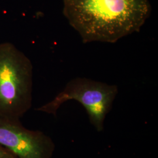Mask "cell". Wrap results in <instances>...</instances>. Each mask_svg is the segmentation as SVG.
<instances>
[{
    "instance_id": "1",
    "label": "cell",
    "mask_w": 158,
    "mask_h": 158,
    "mask_svg": "<svg viewBox=\"0 0 158 158\" xmlns=\"http://www.w3.org/2000/svg\"><path fill=\"white\" fill-rule=\"evenodd\" d=\"M63 14L84 44H114L140 31L150 17L149 0H63Z\"/></svg>"
},
{
    "instance_id": "2",
    "label": "cell",
    "mask_w": 158,
    "mask_h": 158,
    "mask_svg": "<svg viewBox=\"0 0 158 158\" xmlns=\"http://www.w3.org/2000/svg\"><path fill=\"white\" fill-rule=\"evenodd\" d=\"M30 60L10 43L0 44V115L20 119L31 107Z\"/></svg>"
},
{
    "instance_id": "3",
    "label": "cell",
    "mask_w": 158,
    "mask_h": 158,
    "mask_svg": "<svg viewBox=\"0 0 158 158\" xmlns=\"http://www.w3.org/2000/svg\"><path fill=\"white\" fill-rule=\"evenodd\" d=\"M117 93L118 87L115 85L77 77L69 81L52 101L36 110L56 116L57 110L64 102L76 100L85 107L91 124L101 131Z\"/></svg>"
},
{
    "instance_id": "4",
    "label": "cell",
    "mask_w": 158,
    "mask_h": 158,
    "mask_svg": "<svg viewBox=\"0 0 158 158\" xmlns=\"http://www.w3.org/2000/svg\"><path fill=\"white\" fill-rule=\"evenodd\" d=\"M0 145L17 158H52L55 145L49 136L23 126L20 119L0 115Z\"/></svg>"
},
{
    "instance_id": "5",
    "label": "cell",
    "mask_w": 158,
    "mask_h": 158,
    "mask_svg": "<svg viewBox=\"0 0 158 158\" xmlns=\"http://www.w3.org/2000/svg\"><path fill=\"white\" fill-rule=\"evenodd\" d=\"M0 158H17L10 151L0 145Z\"/></svg>"
}]
</instances>
